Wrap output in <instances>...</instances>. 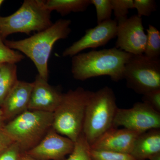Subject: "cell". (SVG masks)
I'll return each mask as SVG.
<instances>
[{
	"label": "cell",
	"instance_id": "8992f818",
	"mask_svg": "<svg viewBox=\"0 0 160 160\" xmlns=\"http://www.w3.org/2000/svg\"><path fill=\"white\" fill-rule=\"evenodd\" d=\"M51 11L46 9L44 0H25L13 14L0 16V35L4 40L14 33L29 35L43 31L52 25Z\"/></svg>",
	"mask_w": 160,
	"mask_h": 160
},
{
	"label": "cell",
	"instance_id": "484cf974",
	"mask_svg": "<svg viewBox=\"0 0 160 160\" xmlns=\"http://www.w3.org/2000/svg\"><path fill=\"white\" fill-rule=\"evenodd\" d=\"M21 152L22 151L18 145L13 142L0 153V160H20Z\"/></svg>",
	"mask_w": 160,
	"mask_h": 160
},
{
	"label": "cell",
	"instance_id": "f1b7e54d",
	"mask_svg": "<svg viewBox=\"0 0 160 160\" xmlns=\"http://www.w3.org/2000/svg\"><path fill=\"white\" fill-rule=\"evenodd\" d=\"M20 160H38L35 159L34 158L31 157L30 156L28 155V154L25 153L22 155V156L20 158Z\"/></svg>",
	"mask_w": 160,
	"mask_h": 160
},
{
	"label": "cell",
	"instance_id": "ac0fdd59",
	"mask_svg": "<svg viewBox=\"0 0 160 160\" xmlns=\"http://www.w3.org/2000/svg\"><path fill=\"white\" fill-rule=\"evenodd\" d=\"M147 41L144 54L152 58H160V32L151 25L146 29Z\"/></svg>",
	"mask_w": 160,
	"mask_h": 160
},
{
	"label": "cell",
	"instance_id": "7402d4cb",
	"mask_svg": "<svg viewBox=\"0 0 160 160\" xmlns=\"http://www.w3.org/2000/svg\"><path fill=\"white\" fill-rule=\"evenodd\" d=\"M92 160H136L129 153L94 150L91 149Z\"/></svg>",
	"mask_w": 160,
	"mask_h": 160
},
{
	"label": "cell",
	"instance_id": "4dcf8cb0",
	"mask_svg": "<svg viewBox=\"0 0 160 160\" xmlns=\"http://www.w3.org/2000/svg\"><path fill=\"white\" fill-rule=\"evenodd\" d=\"M3 64H0V77L2 74V67Z\"/></svg>",
	"mask_w": 160,
	"mask_h": 160
},
{
	"label": "cell",
	"instance_id": "ffe728a7",
	"mask_svg": "<svg viewBox=\"0 0 160 160\" xmlns=\"http://www.w3.org/2000/svg\"><path fill=\"white\" fill-rule=\"evenodd\" d=\"M24 58V56L19 52L10 49L6 46L0 35V64H16L21 62Z\"/></svg>",
	"mask_w": 160,
	"mask_h": 160
},
{
	"label": "cell",
	"instance_id": "30bf717a",
	"mask_svg": "<svg viewBox=\"0 0 160 160\" xmlns=\"http://www.w3.org/2000/svg\"><path fill=\"white\" fill-rule=\"evenodd\" d=\"M117 26V21L111 19L87 29L82 37L63 51L62 56L72 57L85 49L105 46L116 37Z\"/></svg>",
	"mask_w": 160,
	"mask_h": 160
},
{
	"label": "cell",
	"instance_id": "277c9868",
	"mask_svg": "<svg viewBox=\"0 0 160 160\" xmlns=\"http://www.w3.org/2000/svg\"><path fill=\"white\" fill-rule=\"evenodd\" d=\"M118 109L111 88L105 86L93 92L86 107L82 132L90 146L112 127Z\"/></svg>",
	"mask_w": 160,
	"mask_h": 160
},
{
	"label": "cell",
	"instance_id": "d4e9b609",
	"mask_svg": "<svg viewBox=\"0 0 160 160\" xmlns=\"http://www.w3.org/2000/svg\"><path fill=\"white\" fill-rule=\"evenodd\" d=\"M143 102L160 113V89L153 90L143 95Z\"/></svg>",
	"mask_w": 160,
	"mask_h": 160
},
{
	"label": "cell",
	"instance_id": "3957f363",
	"mask_svg": "<svg viewBox=\"0 0 160 160\" xmlns=\"http://www.w3.org/2000/svg\"><path fill=\"white\" fill-rule=\"evenodd\" d=\"M93 92L79 87L63 93L53 113L52 129L75 142L82 132L86 107Z\"/></svg>",
	"mask_w": 160,
	"mask_h": 160
},
{
	"label": "cell",
	"instance_id": "5bb4252c",
	"mask_svg": "<svg viewBox=\"0 0 160 160\" xmlns=\"http://www.w3.org/2000/svg\"><path fill=\"white\" fill-rule=\"evenodd\" d=\"M32 87L33 82L18 80L1 108L5 120L12 119L28 110Z\"/></svg>",
	"mask_w": 160,
	"mask_h": 160
},
{
	"label": "cell",
	"instance_id": "d6986e66",
	"mask_svg": "<svg viewBox=\"0 0 160 160\" xmlns=\"http://www.w3.org/2000/svg\"><path fill=\"white\" fill-rule=\"evenodd\" d=\"M91 147L82 132L74 142L73 150L69 158L63 160H92Z\"/></svg>",
	"mask_w": 160,
	"mask_h": 160
},
{
	"label": "cell",
	"instance_id": "f546056e",
	"mask_svg": "<svg viewBox=\"0 0 160 160\" xmlns=\"http://www.w3.org/2000/svg\"><path fill=\"white\" fill-rule=\"evenodd\" d=\"M148 159L149 160H160V152L152 156Z\"/></svg>",
	"mask_w": 160,
	"mask_h": 160
},
{
	"label": "cell",
	"instance_id": "1f68e13d",
	"mask_svg": "<svg viewBox=\"0 0 160 160\" xmlns=\"http://www.w3.org/2000/svg\"><path fill=\"white\" fill-rule=\"evenodd\" d=\"M4 1L3 0H0V7L2 6V4L4 2Z\"/></svg>",
	"mask_w": 160,
	"mask_h": 160
},
{
	"label": "cell",
	"instance_id": "83f0119b",
	"mask_svg": "<svg viewBox=\"0 0 160 160\" xmlns=\"http://www.w3.org/2000/svg\"><path fill=\"white\" fill-rule=\"evenodd\" d=\"M5 117H4V113L2 109L0 108V128L2 127L4 125V121H5Z\"/></svg>",
	"mask_w": 160,
	"mask_h": 160
},
{
	"label": "cell",
	"instance_id": "603a6c76",
	"mask_svg": "<svg viewBox=\"0 0 160 160\" xmlns=\"http://www.w3.org/2000/svg\"><path fill=\"white\" fill-rule=\"evenodd\" d=\"M111 3L117 21L128 18L129 9H134L133 0H111Z\"/></svg>",
	"mask_w": 160,
	"mask_h": 160
},
{
	"label": "cell",
	"instance_id": "52a82bcc",
	"mask_svg": "<svg viewBox=\"0 0 160 160\" xmlns=\"http://www.w3.org/2000/svg\"><path fill=\"white\" fill-rule=\"evenodd\" d=\"M126 85L139 94L160 89V59L132 55L125 66Z\"/></svg>",
	"mask_w": 160,
	"mask_h": 160
},
{
	"label": "cell",
	"instance_id": "7c38bea8",
	"mask_svg": "<svg viewBox=\"0 0 160 160\" xmlns=\"http://www.w3.org/2000/svg\"><path fill=\"white\" fill-rule=\"evenodd\" d=\"M141 134L126 128L119 129L112 127L102 135L90 147L94 150L130 154L135 141Z\"/></svg>",
	"mask_w": 160,
	"mask_h": 160
},
{
	"label": "cell",
	"instance_id": "8fae6325",
	"mask_svg": "<svg viewBox=\"0 0 160 160\" xmlns=\"http://www.w3.org/2000/svg\"><path fill=\"white\" fill-rule=\"evenodd\" d=\"M74 145V142L52 127L37 145L25 152L38 160H63L71 153Z\"/></svg>",
	"mask_w": 160,
	"mask_h": 160
},
{
	"label": "cell",
	"instance_id": "9a60e30c",
	"mask_svg": "<svg viewBox=\"0 0 160 160\" xmlns=\"http://www.w3.org/2000/svg\"><path fill=\"white\" fill-rule=\"evenodd\" d=\"M160 152V129L141 133L135 141L130 154L136 160H146Z\"/></svg>",
	"mask_w": 160,
	"mask_h": 160
},
{
	"label": "cell",
	"instance_id": "cb8c5ba5",
	"mask_svg": "<svg viewBox=\"0 0 160 160\" xmlns=\"http://www.w3.org/2000/svg\"><path fill=\"white\" fill-rule=\"evenodd\" d=\"M133 7L140 17H149L156 10L157 5L154 0H133Z\"/></svg>",
	"mask_w": 160,
	"mask_h": 160
},
{
	"label": "cell",
	"instance_id": "9c48e42d",
	"mask_svg": "<svg viewBox=\"0 0 160 160\" xmlns=\"http://www.w3.org/2000/svg\"><path fill=\"white\" fill-rule=\"evenodd\" d=\"M117 22L115 48L132 55L144 54L147 36L142 18L134 15Z\"/></svg>",
	"mask_w": 160,
	"mask_h": 160
},
{
	"label": "cell",
	"instance_id": "4316f807",
	"mask_svg": "<svg viewBox=\"0 0 160 160\" xmlns=\"http://www.w3.org/2000/svg\"><path fill=\"white\" fill-rule=\"evenodd\" d=\"M13 143L12 140L3 130L2 127L0 128V153Z\"/></svg>",
	"mask_w": 160,
	"mask_h": 160
},
{
	"label": "cell",
	"instance_id": "4fadbf2b",
	"mask_svg": "<svg viewBox=\"0 0 160 160\" xmlns=\"http://www.w3.org/2000/svg\"><path fill=\"white\" fill-rule=\"evenodd\" d=\"M63 93L48 81L37 75L32 90L28 110L53 112L58 106Z\"/></svg>",
	"mask_w": 160,
	"mask_h": 160
},
{
	"label": "cell",
	"instance_id": "7a4b0ae2",
	"mask_svg": "<svg viewBox=\"0 0 160 160\" xmlns=\"http://www.w3.org/2000/svg\"><path fill=\"white\" fill-rule=\"evenodd\" d=\"M71 21L59 19L49 28L38 32L30 37L18 40H4V43L10 49L22 52L32 60L36 67L38 74L48 81L49 78L48 61L56 42L65 39L71 32Z\"/></svg>",
	"mask_w": 160,
	"mask_h": 160
},
{
	"label": "cell",
	"instance_id": "44dd1931",
	"mask_svg": "<svg viewBox=\"0 0 160 160\" xmlns=\"http://www.w3.org/2000/svg\"><path fill=\"white\" fill-rule=\"evenodd\" d=\"M96 10L98 24L111 19L112 13L111 0H90Z\"/></svg>",
	"mask_w": 160,
	"mask_h": 160
},
{
	"label": "cell",
	"instance_id": "6da1fadb",
	"mask_svg": "<svg viewBox=\"0 0 160 160\" xmlns=\"http://www.w3.org/2000/svg\"><path fill=\"white\" fill-rule=\"evenodd\" d=\"M131 56L115 47L79 53L72 57V73L78 81L108 76L119 82L124 79L125 66Z\"/></svg>",
	"mask_w": 160,
	"mask_h": 160
},
{
	"label": "cell",
	"instance_id": "e0dca14e",
	"mask_svg": "<svg viewBox=\"0 0 160 160\" xmlns=\"http://www.w3.org/2000/svg\"><path fill=\"white\" fill-rule=\"evenodd\" d=\"M18 81L17 67L16 64H3L0 77V108Z\"/></svg>",
	"mask_w": 160,
	"mask_h": 160
},
{
	"label": "cell",
	"instance_id": "2e32d148",
	"mask_svg": "<svg viewBox=\"0 0 160 160\" xmlns=\"http://www.w3.org/2000/svg\"><path fill=\"white\" fill-rule=\"evenodd\" d=\"M91 5L90 0H47L45 1L46 9L56 11L61 15H67L71 12H83Z\"/></svg>",
	"mask_w": 160,
	"mask_h": 160
},
{
	"label": "cell",
	"instance_id": "ba28073f",
	"mask_svg": "<svg viewBox=\"0 0 160 160\" xmlns=\"http://www.w3.org/2000/svg\"><path fill=\"white\" fill-rule=\"evenodd\" d=\"M119 126L141 133L160 129V113L143 102L135 103L129 109L118 108L112 127Z\"/></svg>",
	"mask_w": 160,
	"mask_h": 160
},
{
	"label": "cell",
	"instance_id": "5b68a950",
	"mask_svg": "<svg viewBox=\"0 0 160 160\" xmlns=\"http://www.w3.org/2000/svg\"><path fill=\"white\" fill-rule=\"evenodd\" d=\"M53 112L27 110L2 128L13 142L26 152L39 142L52 127Z\"/></svg>",
	"mask_w": 160,
	"mask_h": 160
}]
</instances>
